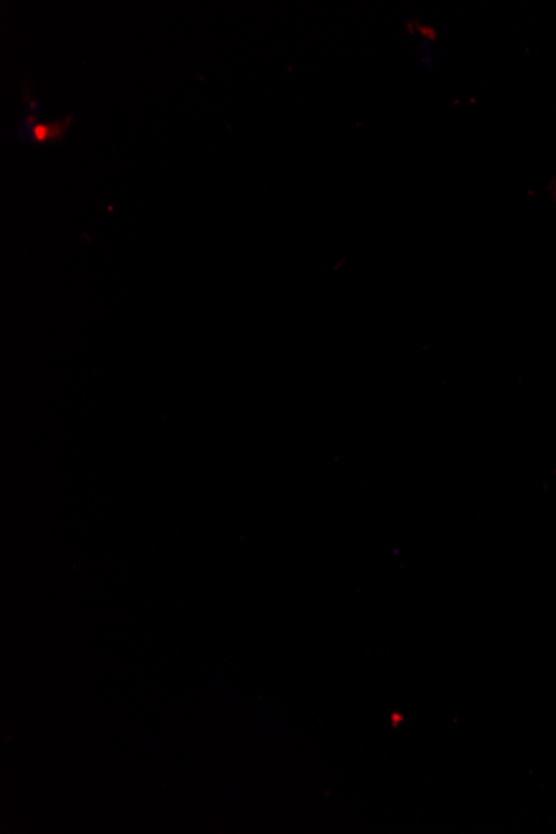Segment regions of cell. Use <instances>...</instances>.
Instances as JSON below:
<instances>
[]
</instances>
